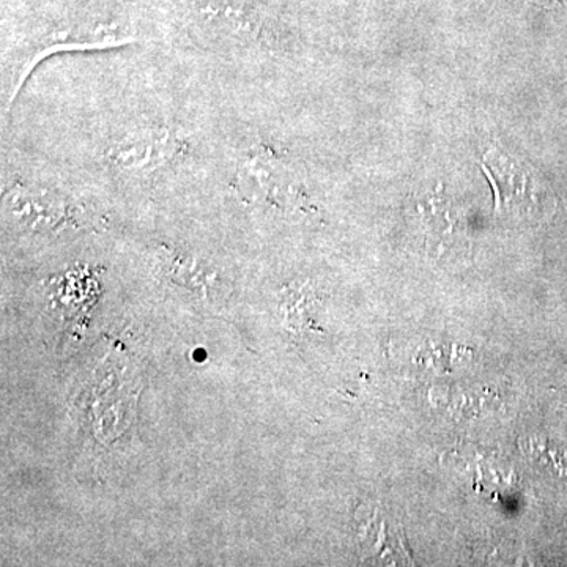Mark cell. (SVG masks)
<instances>
[{
  "label": "cell",
  "instance_id": "1",
  "mask_svg": "<svg viewBox=\"0 0 567 567\" xmlns=\"http://www.w3.org/2000/svg\"><path fill=\"white\" fill-rule=\"evenodd\" d=\"M186 148L181 134L167 126L140 130L115 142L106 152L107 162L125 171L148 173L174 162Z\"/></svg>",
  "mask_w": 567,
  "mask_h": 567
},
{
  "label": "cell",
  "instance_id": "2",
  "mask_svg": "<svg viewBox=\"0 0 567 567\" xmlns=\"http://www.w3.org/2000/svg\"><path fill=\"white\" fill-rule=\"evenodd\" d=\"M167 270L173 279L177 282L185 284L186 287L193 289H205L207 282H210L212 275L193 257L185 256V254L166 251L164 256Z\"/></svg>",
  "mask_w": 567,
  "mask_h": 567
},
{
  "label": "cell",
  "instance_id": "3",
  "mask_svg": "<svg viewBox=\"0 0 567 567\" xmlns=\"http://www.w3.org/2000/svg\"><path fill=\"white\" fill-rule=\"evenodd\" d=\"M548 2H554V0H548ZM558 2H565V0H558Z\"/></svg>",
  "mask_w": 567,
  "mask_h": 567
}]
</instances>
